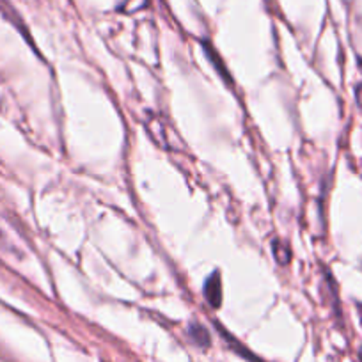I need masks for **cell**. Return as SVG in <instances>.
I'll list each match as a JSON object with an SVG mask.
<instances>
[{"mask_svg": "<svg viewBox=\"0 0 362 362\" xmlns=\"http://www.w3.org/2000/svg\"><path fill=\"white\" fill-rule=\"evenodd\" d=\"M361 358H362V351H361Z\"/></svg>", "mask_w": 362, "mask_h": 362, "instance_id": "277c9868", "label": "cell"}, {"mask_svg": "<svg viewBox=\"0 0 362 362\" xmlns=\"http://www.w3.org/2000/svg\"><path fill=\"white\" fill-rule=\"evenodd\" d=\"M204 297H206L208 304L218 308L222 302V281L218 272H214L204 283Z\"/></svg>", "mask_w": 362, "mask_h": 362, "instance_id": "6da1fadb", "label": "cell"}, {"mask_svg": "<svg viewBox=\"0 0 362 362\" xmlns=\"http://www.w3.org/2000/svg\"><path fill=\"white\" fill-rule=\"evenodd\" d=\"M189 332L190 337H192V339L196 341V344H199V346H208V344H210V334H208V330L204 329L201 323H192Z\"/></svg>", "mask_w": 362, "mask_h": 362, "instance_id": "7a4b0ae2", "label": "cell"}, {"mask_svg": "<svg viewBox=\"0 0 362 362\" xmlns=\"http://www.w3.org/2000/svg\"><path fill=\"white\" fill-rule=\"evenodd\" d=\"M274 254H276V259L279 261L281 264H288L290 263V250H288V247L284 245L283 242H274Z\"/></svg>", "mask_w": 362, "mask_h": 362, "instance_id": "3957f363", "label": "cell"}]
</instances>
